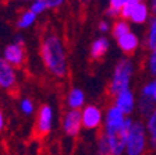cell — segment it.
Instances as JSON below:
<instances>
[{
  "mask_svg": "<svg viewBox=\"0 0 156 155\" xmlns=\"http://www.w3.org/2000/svg\"><path fill=\"white\" fill-rule=\"evenodd\" d=\"M17 71L3 56H0V88L7 92L16 90L17 87Z\"/></svg>",
  "mask_w": 156,
  "mask_h": 155,
  "instance_id": "8",
  "label": "cell"
},
{
  "mask_svg": "<svg viewBox=\"0 0 156 155\" xmlns=\"http://www.w3.org/2000/svg\"><path fill=\"white\" fill-rule=\"evenodd\" d=\"M82 127L85 130H96L103 124V112L96 105H84L81 109Z\"/></svg>",
  "mask_w": 156,
  "mask_h": 155,
  "instance_id": "7",
  "label": "cell"
},
{
  "mask_svg": "<svg viewBox=\"0 0 156 155\" xmlns=\"http://www.w3.org/2000/svg\"><path fill=\"white\" fill-rule=\"evenodd\" d=\"M68 109H82L85 105V94L81 88H71L66 99Z\"/></svg>",
  "mask_w": 156,
  "mask_h": 155,
  "instance_id": "13",
  "label": "cell"
},
{
  "mask_svg": "<svg viewBox=\"0 0 156 155\" xmlns=\"http://www.w3.org/2000/svg\"><path fill=\"white\" fill-rule=\"evenodd\" d=\"M14 42L24 45V43H25V39H24V36H23V35H16V39H14Z\"/></svg>",
  "mask_w": 156,
  "mask_h": 155,
  "instance_id": "31",
  "label": "cell"
},
{
  "mask_svg": "<svg viewBox=\"0 0 156 155\" xmlns=\"http://www.w3.org/2000/svg\"><path fill=\"white\" fill-rule=\"evenodd\" d=\"M110 28H112V25H110V23H109L107 20H102V21H99V24H98V29H99L101 32H103V34L109 32Z\"/></svg>",
  "mask_w": 156,
  "mask_h": 155,
  "instance_id": "27",
  "label": "cell"
},
{
  "mask_svg": "<svg viewBox=\"0 0 156 155\" xmlns=\"http://www.w3.org/2000/svg\"><path fill=\"white\" fill-rule=\"evenodd\" d=\"M114 105L120 108L127 116L131 115L136 106L134 92L128 88V90H124V91H121V92H119V94H116L114 95Z\"/></svg>",
  "mask_w": 156,
  "mask_h": 155,
  "instance_id": "10",
  "label": "cell"
},
{
  "mask_svg": "<svg viewBox=\"0 0 156 155\" xmlns=\"http://www.w3.org/2000/svg\"><path fill=\"white\" fill-rule=\"evenodd\" d=\"M136 108H138L140 113L144 117H148L151 113L155 110L156 102L152 99V98L146 97V95L140 94V99H138V102H136Z\"/></svg>",
  "mask_w": 156,
  "mask_h": 155,
  "instance_id": "16",
  "label": "cell"
},
{
  "mask_svg": "<svg viewBox=\"0 0 156 155\" xmlns=\"http://www.w3.org/2000/svg\"><path fill=\"white\" fill-rule=\"evenodd\" d=\"M149 14H151L149 6L140 0L134 6V10H133V13H131L130 18H128V21H131L134 24H145L149 20Z\"/></svg>",
  "mask_w": 156,
  "mask_h": 155,
  "instance_id": "12",
  "label": "cell"
},
{
  "mask_svg": "<svg viewBox=\"0 0 156 155\" xmlns=\"http://www.w3.org/2000/svg\"><path fill=\"white\" fill-rule=\"evenodd\" d=\"M126 117L127 115L119 106H116V105L109 106L106 113L103 115V133H106L109 136L119 134Z\"/></svg>",
  "mask_w": 156,
  "mask_h": 155,
  "instance_id": "4",
  "label": "cell"
},
{
  "mask_svg": "<svg viewBox=\"0 0 156 155\" xmlns=\"http://www.w3.org/2000/svg\"><path fill=\"white\" fill-rule=\"evenodd\" d=\"M96 152L101 155H110V147H109V138L106 134H102L98 140V146H96Z\"/></svg>",
  "mask_w": 156,
  "mask_h": 155,
  "instance_id": "22",
  "label": "cell"
},
{
  "mask_svg": "<svg viewBox=\"0 0 156 155\" xmlns=\"http://www.w3.org/2000/svg\"><path fill=\"white\" fill-rule=\"evenodd\" d=\"M41 57L50 76L63 78L68 73V59L63 39L56 32H48L41 41Z\"/></svg>",
  "mask_w": 156,
  "mask_h": 155,
  "instance_id": "1",
  "label": "cell"
},
{
  "mask_svg": "<svg viewBox=\"0 0 156 155\" xmlns=\"http://www.w3.org/2000/svg\"><path fill=\"white\" fill-rule=\"evenodd\" d=\"M138 2H140V0H127L126 3H124V6L121 7V13H120L121 18H126V20L130 18L131 13H133V10H134V6H135Z\"/></svg>",
  "mask_w": 156,
  "mask_h": 155,
  "instance_id": "25",
  "label": "cell"
},
{
  "mask_svg": "<svg viewBox=\"0 0 156 155\" xmlns=\"http://www.w3.org/2000/svg\"><path fill=\"white\" fill-rule=\"evenodd\" d=\"M146 133H148V146L152 151H156V108L146 117Z\"/></svg>",
  "mask_w": 156,
  "mask_h": 155,
  "instance_id": "15",
  "label": "cell"
},
{
  "mask_svg": "<svg viewBox=\"0 0 156 155\" xmlns=\"http://www.w3.org/2000/svg\"><path fill=\"white\" fill-rule=\"evenodd\" d=\"M109 48H110V43H109V39L107 38L101 36V38L95 39L91 45V57L94 59V60L102 59L107 53Z\"/></svg>",
  "mask_w": 156,
  "mask_h": 155,
  "instance_id": "14",
  "label": "cell"
},
{
  "mask_svg": "<svg viewBox=\"0 0 156 155\" xmlns=\"http://www.w3.org/2000/svg\"><path fill=\"white\" fill-rule=\"evenodd\" d=\"M117 45H119V48H120V50L123 53L131 55V53H134L136 50L138 45H140V39H138V36L134 32L128 31L127 34L117 38Z\"/></svg>",
  "mask_w": 156,
  "mask_h": 155,
  "instance_id": "11",
  "label": "cell"
},
{
  "mask_svg": "<svg viewBox=\"0 0 156 155\" xmlns=\"http://www.w3.org/2000/svg\"><path fill=\"white\" fill-rule=\"evenodd\" d=\"M141 94L152 98V99L156 102V78L153 81H151V83L144 85L142 90H141Z\"/></svg>",
  "mask_w": 156,
  "mask_h": 155,
  "instance_id": "23",
  "label": "cell"
},
{
  "mask_svg": "<svg viewBox=\"0 0 156 155\" xmlns=\"http://www.w3.org/2000/svg\"><path fill=\"white\" fill-rule=\"evenodd\" d=\"M4 127H6V119H4V113L3 110L0 109V133L4 130Z\"/></svg>",
  "mask_w": 156,
  "mask_h": 155,
  "instance_id": "29",
  "label": "cell"
},
{
  "mask_svg": "<svg viewBox=\"0 0 156 155\" xmlns=\"http://www.w3.org/2000/svg\"><path fill=\"white\" fill-rule=\"evenodd\" d=\"M141 2H145V0H141Z\"/></svg>",
  "mask_w": 156,
  "mask_h": 155,
  "instance_id": "33",
  "label": "cell"
},
{
  "mask_svg": "<svg viewBox=\"0 0 156 155\" xmlns=\"http://www.w3.org/2000/svg\"><path fill=\"white\" fill-rule=\"evenodd\" d=\"M148 147V133L146 126L142 122H134L127 136L126 141V154L128 155H141L146 151Z\"/></svg>",
  "mask_w": 156,
  "mask_h": 155,
  "instance_id": "3",
  "label": "cell"
},
{
  "mask_svg": "<svg viewBox=\"0 0 156 155\" xmlns=\"http://www.w3.org/2000/svg\"><path fill=\"white\" fill-rule=\"evenodd\" d=\"M62 129L67 137H77L82 127V117H81V109H68L63 116Z\"/></svg>",
  "mask_w": 156,
  "mask_h": 155,
  "instance_id": "5",
  "label": "cell"
},
{
  "mask_svg": "<svg viewBox=\"0 0 156 155\" xmlns=\"http://www.w3.org/2000/svg\"><path fill=\"white\" fill-rule=\"evenodd\" d=\"M20 112L25 116H32L35 112V105L31 98H23L20 101Z\"/></svg>",
  "mask_w": 156,
  "mask_h": 155,
  "instance_id": "21",
  "label": "cell"
},
{
  "mask_svg": "<svg viewBox=\"0 0 156 155\" xmlns=\"http://www.w3.org/2000/svg\"><path fill=\"white\" fill-rule=\"evenodd\" d=\"M134 73V65L130 59H121L117 61L116 67L113 70L110 84H109V92L116 95L124 90H128L131 84V78Z\"/></svg>",
  "mask_w": 156,
  "mask_h": 155,
  "instance_id": "2",
  "label": "cell"
},
{
  "mask_svg": "<svg viewBox=\"0 0 156 155\" xmlns=\"http://www.w3.org/2000/svg\"><path fill=\"white\" fill-rule=\"evenodd\" d=\"M148 68H149V73L152 74V77L156 78V48L151 50V56L149 60H148Z\"/></svg>",
  "mask_w": 156,
  "mask_h": 155,
  "instance_id": "26",
  "label": "cell"
},
{
  "mask_svg": "<svg viewBox=\"0 0 156 155\" xmlns=\"http://www.w3.org/2000/svg\"><path fill=\"white\" fill-rule=\"evenodd\" d=\"M146 45L152 50L156 48V16H153L149 21V29H148V38H146Z\"/></svg>",
  "mask_w": 156,
  "mask_h": 155,
  "instance_id": "20",
  "label": "cell"
},
{
  "mask_svg": "<svg viewBox=\"0 0 156 155\" xmlns=\"http://www.w3.org/2000/svg\"><path fill=\"white\" fill-rule=\"evenodd\" d=\"M36 18H38V16L28 9V10H25V11H23V13L20 14L18 20H17V23H16V27L18 29H28L35 24Z\"/></svg>",
  "mask_w": 156,
  "mask_h": 155,
  "instance_id": "17",
  "label": "cell"
},
{
  "mask_svg": "<svg viewBox=\"0 0 156 155\" xmlns=\"http://www.w3.org/2000/svg\"><path fill=\"white\" fill-rule=\"evenodd\" d=\"M55 123V110L49 103H43L38 110L36 116V133L39 136H48L53 130Z\"/></svg>",
  "mask_w": 156,
  "mask_h": 155,
  "instance_id": "6",
  "label": "cell"
},
{
  "mask_svg": "<svg viewBox=\"0 0 156 155\" xmlns=\"http://www.w3.org/2000/svg\"><path fill=\"white\" fill-rule=\"evenodd\" d=\"M29 10H31L32 13H35L36 16H39V14H42L43 11L48 10V4H46L45 0H34V2H31V4H29Z\"/></svg>",
  "mask_w": 156,
  "mask_h": 155,
  "instance_id": "24",
  "label": "cell"
},
{
  "mask_svg": "<svg viewBox=\"0 0 156 155\" xmlns=\"http://www.w3.org/2000/svg\"><path fill=\"white\" fill-rule=\"evenodd\" d=\"M23 2H25V3H31V2H34V0H23Z\"/></svg>",
  "mask_w": 156,
  "mask_h": 155,
  "instance_id": "32",
  "label": "cell"
},
{
  "mask_svg": "<svg viewBox=\"0 0 156 155\" xmlns=\"http://www.w3.org/2000/svg\"><path fill=\"white\" fill-rule=\"evenodd\" d=\"M127 0H109V7L106 10V16L109 18H116L120 17L121 13V7L124 6Z\"/></svg>",
  "mask_w": 156,
  "mask_h": 155,
  "instance_id": "18",
  "label": "cell"
},
{
  "mask_svg": "<svg viewBox=\"0 0 156 155\" xmlns=\"http://www.w3.org/2000/svg\"><path fill=\"white\" fill-rule=\"evenodd\" d=\"M45 2H46V0H45Z\"/></svg>",
  "mask_w": 156,
  "mask_h": 155,
  "instance_id": "34",
  "label": "cell"
},
{
  "mask_svg": "<svg viewBox=\"0 0 156 155\" xmlns=\"http://www.w3.org/2000/svg\"><path fill=\"white\" fill-rule=\"evenodd\" d=\"M130 31V24H128V20L126 18H120L117 20L116 23L113 24V28H112V34H113L114 38H119V36L124 35Z\"/></svg>",
  "mask_w": 156,
  "mask_h": 155,
  "instance_id": "19",
  "label": "cell"
},
{
  "mask_svg": "<svg viewBox=\"0 0 156 155\" xmlns=\"http://www.w3.org/2000/svg\"><path fill=\"white\" fill-rule=\"evenodd\" d=\"M149 10L153 16H156V0H151L149 3Z\"/></svg>",
  "mask_w": 156,
  "mask_h": 155,
  "instance_id": "30",
  "label": "cell"
},
{
  "mask_svg": "<svg viewBox=\"0 0 156 155\" xmlns=\"http://www.w3.org/2000/svg\"><path fill=\"white\" fill-rule=\"evenodd\" d=\"M3 56L7 61H9L11 66L14 67H21V66L25 63V49L24 45L17 42H11L3 49Z\"/></svg>",
  "mask_w": 156,
  "mask_h": 155,
  "instance_id": "9",
  "label": "cell"
},
{
  "mask_svg": "<svg viewBox=\"0 0 156 155\" xmlns=\"http://www.w3.org/2000/svg\"><path fill=\"white\" fill-rule=\"evenodd\" d=\"M66 3V0H46L48 9H58Z\"/></svg>",
  "mask_w": 156,
  "mask_h": 155,
  "instance_id": "28",
  "label": "cell"
}]
</instances>
